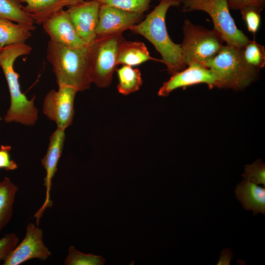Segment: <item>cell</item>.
Listing matches in <instances>:
<instances>
[{"label":"cell","mask_w":265,"mask_h":265,"mask_svg":"<svg viewBox=\"0 0 265 265\" xmlns=\"http://www.w3.org/2000/svg\"><path fill=\"white\" fill-rule=\"evenodd\" d=\"M183 12L203 11L212 20L213 29L226 44L242 48L250 41L236 26L229 11L227 0H182Z\"/></svg>","instance_id":"52a82bcc"},{"label":"cell","mask_w":265,"mask_h":265,"mask_svg":"<svg viewBox=\"0 0 265 265\" xmlns=\"http://www.w3.org/2000/svg\"><path fill=\"white\" fill-rule=\"evenodd\" d=\"M202 83L212 87H217L216 77L210 69L198 63L193 62L188 64L187 68L172 75L163 83L158 93L159 96L165 97L180 87Z\"/></svg>","instance_id":"5bb4252c"},{"label":"cell","mask_w":265,"mask_h":265,"mask_svg":"<svg viewBox=\"0 0 265 265\" xmlns=\"http://www.w3.org/2000/svg\"><path fill=\"white\" fill-rule=\"evenodd\" d=\"M78 91L67 86H59L52 89L45 97L43 111L57 128L65 130L71 125L74 115V100Z\"/></svg>","instance_id":"ba28073f"},{"label":"cell","mask_w":265,"mask_h":265,"mask_svg":"<svg viewBox=\"0 0 265 265\" xmlns=\"http://www.w3.org/2000/svg\"><path fill=\"white\" fill-rule=\"evenodd\" d=\"M125 39L122 34L96 38L88 45L91 83L100 88L110 85L116 69L118 48Z\"/></svg>","instance_id":"8992f818"},{"label":"cell","mask_w":265,"mask_h":265,"mask_svg":"<svg viewBox=\"0 0 265 265\" xmlns=\"http://www.w3.org/2000/svg\"><path fill=\"white\" fill-rule=\"evenodd\" d=\"M1 48L0 47V50Z\"/></svg>","instance_id":"4dcf8cb0"},{"label":"cell","mask_w":265,"mask_h":265,"mask_svg":"<svg viewBox=\"0 0 265 265\" xmlns=\"http://www.w3.org/2000/svg\"><path fill=\"white\" fill-rule=\"evenodd\" d=\"M10 146H1L0 148V168L13 170L18 168L17 163L10 158Z\"/></svg>","instance_id":"83f0119b"},{"label":"cell","mask_w":265,"mask_h":265,"mask_svg":"<svg viewBox=\"0 0 265 265\" xmlns=\"http://www.w3.org/2000/svg\"><path fill=\"white\" fill-rule=\"evenodd\" d=\"M205 66L215 74L217 87L235 90L250 84L259 72L246 61L242 48L228 44L223 45Z\"/></svg>","instance_id":"277c9868"},{"label":"cell","mask_w":265,"mask_h":265,"mask_svg":"<svg viewBox=\"0 0 265 265\" xmlns=\"http://www.w3.org/2000/svg\"><path fill=\"white\" fill-rule=\"evenodd\" d=\"M234 257L231 249L226 248L223 249L221 253L217 265H229L231 261Z\"/></svg>","instance_id":"f546056e"},{"label":"cell","mask_w":265,"mask_h":265,"mask_svg":"<svg viewBox=\"0 0 265 265\" xmlns=\"http://www.w3.org/2000/svg\"><path fill=\"white\" fill-rule=\"evenodd\" d=\"M263 8L248 6L240 10L242 19L245 21L249 31L255 34L259 29L261 22V12Z\"/></svg>","instance_id":"484cf974"},{"label":"cell","mask_w":265,"mask_h":265,"mask_svg":"<svg viewBox=\"0 0 265 265\" xmlns=\"http://www.w3.org/2000/svg\"><path fill=\"white\" fill-rule=\"evenodd\" d=\"M106 262L102 256L91 253L84 254L77 250L74 246H70L64 264L65 265H104Z\"/></svg>","instance_id":"603a6c76"},{"label":"cell","mask_w":265,"mask_h":265,"mask_svg":"<svg viewBox=\"0 0 265 265\" xmlns=\"http://www.w3.org/2000/svg\"><path fill=\"white\" fill-rule=\"evenodd\" d=\"M182 0H159V4L144 20L129 29L149 40L162 57L170 74L180 72L186 67L184 62L181 45L173 42L168 33L165 17L169 8L179 6Z\"/></svg>","instance_id":"6da1fadb"},{"label":"cell","mask_w":265,"mask_h":265,"mask_svg":"<svg viewBox=\"0 0 265 265\" xmlns=\"http://www.w3.org/2000/svg\"><path fill=\"white\" fill-rule=\"evenodd\" d=\"M242 177L255 184H261L265 186V164L261 160L258 159L251 164L245 165Z\"/></svg>","instance_id":"d4e9b609"},{"label":"cell","mask_w":265,"mask_h":265,"mask_svg":"<svg viewBox=\"0 0 265 265\" xmlns=\"http://www.w3.org/2000/svg\"><path fill=\"white\" fill-rule=\"evenodd\" d=\"M43 239L42 230L32 223H28L23 240L9 254L2 265H19L32 259L46 260L51 253Z\"/></svg>","instance_id":"9c48e42d"},{"label":"cell","mask_w":265,"mask_h":265,"mask_svg":"<svg viewBox=\"0 0 265 265\" xmlns=\"http://www.w3.org/2000/svg\"><path fill=\"white\" fill-rule=\"evenodd\" d=\"M143 16V13L101 4L96 30V38L122 34L125 30L141 21Z\"/></svg>","instance_id":"30bf717a"},{"label":"cell","mask_w":265,"mask_h":265,"mask_svg":"<svg viewBox=\"0 0 265 265\" xmlns=\"http://www.w3.org/2000/svg\"><path fill=\"white\" fill-rule=\"evenodd\" d=\"M100 4L108 5L126 11L144 13L152 0H96Z\"/></svg>","instance_id":"cb8c5ba5"},{"label":"cell","mask_w":265,"mask_h":265,"mask_svg":"<svg viewBox=\"0 0 265 265\" xmlns=\"http://www.w3.org/2000/svg\"><path fill=\"white\" fill-rule=\"evenodd\" d=\"M100 6L96 0H85L66 10L78 34L88 45L96 38Z\"/></svg>","instance_id":"8fae6325"},{"label":"cell","mask_w":265,"mask_h":265,"mask_svg":"<svg viewBox=\"0 0 265 265\" xmlns=\"http://www.w3.org/2000/svg\"><path fill=\"white\" fill-rule=\"evenodd\" d=\"M152 60L162 62L161 59L152 57L141 42L124 40L119 45L117 56V64L134 66Z\"/></svg>","instance_id":"e0dca14e"},{"label":"cell","mask_w":265,"mask_h":265,"mask_svg":"<svg viewBox=\"0 0 265 265\" xmlns=\"http://www.w3.org/2000/svg\"><path fill=\"white\" fill-rule=\"evenodd\" d=\"M184 39L181 47L186 65L193 62L205 66L219 52L223 40L215 29L210 30L186 19L183 27Z\"/></svg>","instance_id":"5b68a950"},{"label":"cell","mask_w":265,"mask_h":265,"mask_svg":"<svg viewBox=\"0 0 265 265\" xmlns=\"http://www.w3.org/2000/svg\"><path fill=\"white\" fill-rule=\"evenodd\" d=\"M116 71L119 79L117 89L120 94L127 95L140 89L143 80L138 69L123 65Z\"/></svg>","instance_id":"ffe728a7"},{"label":"cell","mask_w":265,"mask_h":265,"mask_svg":"<svg viewBox=\"0 0 265 265\" xmlns=\"http://www.w3.org/2000/svg\"><path fill=\"white\" fill-rule=\"evenodd\" d=\"M42 25L50 40L55 43L71 48L88 46L79 35L68 13L63 9L51 15Z\"/></svg>","instance_id":"4fadbf2b"},{"label":"cell","mask_w":265,"mask_h":265,"mask_svg":"<svg viewBox=\"0 0 265 265\" xmlns=\"http://www.w3.org/2000/svg\"><path fill=\"white\" fill-rule=\"evenodd\" d=\"M18 188L8 177L0 181V232L10 221Z\"/></svg>","instance_id":"d6986e66"},{"label":"cell","mask_w":265,"mask_h":265,"mask_svg":"<svg viewBox=\"0 0 265 265\" xmlns=\"http://www.w3.org/2000/svg\"><path fill=\"white\" fill-rule=\"evenodd\" d=\"M229 9L240 10L248 6H256L264 8L265 0H227Z\"/></svg>","instance_id":"f1b7e54d"},{"label":"cell","mask_w":265,"mask_h":265,"mask_svg":"<svg viewBox=\"0 0 265 265\" xmlns=\"http://www.w3.org/2000/svg\"><path fill=\"white\" fill-rule=\"evenodd\" d=\"M19 238L14 233L5 235L0 238V262L4 261L18 245Z\"/></svg>","instance_id":"4316f807"},{"label":"cell","mask_w":265,"mask_h":265,"mask_svg":"<svg viewBox=\"0 0 265 265\" xmlns=\"http://www.w3.org/2000/svg\"><path fill=\"white\" fill-rule=\"evenodd\" d=\"M47 58L53 67L58 86L71 87L78 92L90 88L92 83L88 62V46L71 48L50 40Z\"/></svg>","instance_id":"3957f363"},{"label":"cell","mask_w":265,"mask_h":265,"mask_svg":"<svg viewBox=\"0 0 265 265\" xmlns=\"http://www.w3.org/2000/svg\"><path fill=\"white\" fill-rule=\"evenodd\" d=\"M246 61L258 71L265 65V50L263 45L255 41L249 42L242 48Z\"/></svg>","instance_id":"7402d4cb"},{"label":"cell","mask_w":265,"mask_h":265,"mask_svg":"<svg viewBox=\"0 0 265 265\" xmlns=\"http://www.w3.org/2000/svg\"><path fill=\"white\" fill-rule=\"evenodd\" d=\"M31 50V47L26 43L9 45L0 50V67L6 80L10 96V106L4 118L6 123L14 122L32 126L38 119V111L34 106L35 96L28 100L22 93L19 76L14 68L16 59L29 54Z\"/></svg>","instance_id":"7a4b0ae2"},{"label":"cell","mask_w":265,"mask_h":265,"mask_svg":"<svg viewBox=\"0 0 265 265\" xmlns=\"http://www.w3.org/2000/svg\"><path fill=\"white\" fill-rule=\"evenodd\" d=\"M22 6L17 0H0V18L21 24L34 25V21L23 10Z\"/></svg>","instance_id":"44dd1931"},{"label":"cell","mask_w":265,"mask_h":265,"mask_svg":"<svg viewBox=\"0 0 265 265\" xmlns=\"http://www.w3.org/2000/svg\"><path fill=\"white\" fill-rule=\"evenodd\" d=\"M26 3L23 9L34 21V24L43 23L54 13L85 0H17Z\"/></svg>","instance_id":"2e32d148"},{"label":"cell","mask_w":265,"mask_h":265,"mask_svg":"<svg viewBox=\"0 0 265 265\" xmlns=\"http://www.w3.org/2000/svg\"><path fill=\"white\" fill-rule=\"evenodd\" d=\"M65 139V130L57 128L50 137L47 153L41 160L42 165L46 171L44 183L46 187V197L42 206L34 215L37 225L45 210L53 205L50 198L52 180L57 171V165L62 154Z\"/></svg>","instance_id":"7c38bea8"},{"label":"cell","mask_w":265,"mask_h":265,"mask_svg":"<svg viewBox=\"0 0 265 265\" xmlns=\"http://www.w3.org/2000/svg\"><path fill=\"white\" fill-rule=\"evenodd\" d=\"M235 193L244 209L252 210L254 215L265 214V186L244 179L237 186Z\"/></svg>","instance_id":"9a60e30c"},{"label":"cell","mask_w":265,"mask_h":265,"mask_svg":"<svg viewBox=\"0 0 265 265\" xmlns=\"http://www.w3.org/2000/svg\"><path fill=\"white\" fill-rule=\"evenodd\" d=\"M34 25H27L0 18V47L24 44L35 30Z\"/></svg>","instance_id":"ac0fdd59"}]
</instances>
